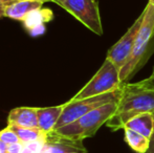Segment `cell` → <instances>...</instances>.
I'll return each mask as SVG.
<instances>
[{"instance_id": "obj_1", "label": "cell", "mask_w": 154, "mask_h": 153, "mask_svg": "<svg viewBox=\"0 0 154 153\" xmlns=\"http://www.w3.org/2000/svg\"><path fill=\"white\" fill-rule=\"evenodd\" d=\"M154 113V89H147L138 83L123 84L116 111L106 125L111 131L124 129L131 118L143 113Z\"/></svg>"}, {"instance_id": "obj_2", "label": "cell", "mask_w": 154, "mask_h": 153, "mask_svg": "<svg viewBox=\"0 0 154 153\" xmlns=\"http://www.w3.org/2000/svg\"><path fill=\"white\" fill-rule=\"evenodd\" d=\"M144 12V20L138 31L132 53L120 72V79L123 84L129 83L134 75L142 69L154 54V5L148 2Z\"/></svg>"}, {"instance_id": "obj_3", "label": "cell", "mask_w": 154, "mask_h": 153, "mask_svg": "<svg viewBox=\"0 0 154 153\" xmlns=\"http://www.w3.org/2000/svg\"><path fill=\"white\" fill-rule=\"evenodd\" d=\"M116 108L118 101L107 103L89 111L75 122L56 129L55 131L63 136L84 141L88 137H92L97 131L116 113Z\"/></svg>"}, {"instance_id": "obj_4", "label": "cell", "mask_w": 154, "mask_h": 153, "mask_svg": "<svg viewBox=\"0 0 154 153\" xmlns=\"http://www.w3.org/2000/svg\"><path fill=\"white\" fill-rule=\"evenodd\" d=\"M122 86L123 83L120 79V70L109 59L106 58L97 74L73 96L72 100H82L108 92L118 91L122 88Z\"/></svg>"}, {"instance_id": "obj_5", "label": "cell", "mask_w": 154, "mask_h": 153, "mask_svg": "<svg viewBox=\"0 0 154 153\" xmlns=\"http://www.w3.org/2000/svg\"><path fill=\"white\" fill-rule=\"evenodd\" d=\"M121 89L114 92H108V93L94 96L87 99H82V100H72L71 99L69 102H66L64 104L62 115L59 120H58L54 130L75 122L78 118H81V116L85 115L86 113L97 108V107L102 106V105L119 101V98H120L121 94Z\"/></svg>"}, {"instance_id": "obj_6", "label": "cell", "mask_w": 154, "mask_h": 153, "mask_svg": "<svg viewBox=\"0 0 154 153\" xmlns=\"http://www.w3.org/2000/svg\"><path fill=\"white\" fill-rule=\"evenodd\" d=\"M62 8L95 35H103L97 0H65Z\"/></svg>"}, {"instance_id": "obj_7", "label": "cell", "mask_w": 154, "mask_h": 153, "mask_svg": "<svg viewBox=\"0 0 154 153\" xmlns=\"http://www.w3.org/2000/svg\"><path fill=\"white\" fill-rule=\"evenodd\" d=\"M144 17L145 12L143 11V13L140 15V17L136 18V20L128 29V31L125 33V35L108 50L106 58L109 59L119 68L120 72L125 66V64L127 63L128 59H129L130 55H131L136 37H137L138 31H140V25H142V22L144 20Z\"/></svg>"}, {"instance_id": "obj_8", "label": "cell", "mask_w": 154, "mask_h": 153, "mask_svg": "<svg viewBox=\"0 0 154 153\" xmlns=\"http://www.w3.org/2000/svg\"><path fill=\"white\" fill-rule=\"evenodd\" d=\"M41 153H87V149L82 139L63 136L53 130L45 136Z\"/></svg>"}, {"instance_id": "obj_9", "label": "cell", "mask_w": 154, "mask_h": 153, "mask_svg": "<svg viewBox=\"0 0 154 153\" xmlns=\"http://www.w3.org/2000/svg\"><path fill=\"white\" fill-rule=\"evenodd\" d=\"M53 18L54 14L49 8H40L29 13L22 22L32 36H39L44 33V23L51 21Z\"/></svg>"}, {"instance_id": "obj_10", "label": "cell", "mask_w": 154, "mask_h": 153, "mask_svg": "<svg viewBox=\"0 0 154 153\" xmlns=\"http://www.w3.org/2000/svg\"><path fill=\"white\" fill-rule=\"evenodd\" d=\"M8 125H15L19 127L37 128L38 118H37V108L31 107H19L12 109L8 118Z\"/></svg>"}, {"instance_id": "obj_11", "label": "cell", "mask_w": 154, "mask_h": 153, "mask_svg": "<svg viewBox=\"0 0 154 153\" xmlns=\"http://www.w3.org/2000/svg\"><path fill=\"white\" fill-rule=\"evenodd\" d=\"M43 2L38 0H19L6 6L4 17L14 19V20L23 21L29 13L37 8H40Z\"/></svg>"}, {"instance_id": "obj_12", "label": "cell", "mask_w": 154, "mask_h": 153, "mask_svg": "<svg viewBox=\"0 0 154 153\" xmlns=\"http://www.w3.org/2000/svg\"><path fill=\"white\" fill-rule=\"evenodd\" d=\"M64 104L55 107H45V108H37V118H38V127L44 132L48 133L55 129L58 120L62 115Z\"/></svg>"}, {"instance_id": "obj_13", "label": "cell", "mask_w": 154, "mask_h": 153, "mask_svg": "<svg viewBox=\"0 0 154 153\" xmlns=\"http://www.w3.org/2000/svg\"><path fill=\"white\" fill-rule=\"evenodd\" d=\"M124 128H129L150 139L154 130V113H143L131 118Z\"/></svg>"}, {"instance_id": "obj_14", "label": "cell", "mask_w": 154, "mask_h": 153, "mask_svg": "<svg viewBox=\"0 0 154 153\" xmlns=\"http://www.w3.org/2000/svg\"><path fill=\"white\" fill-rule=\"evenodd\" d=\"M124 132H125V142L133 151L136 153L147 152L150 144V139L129 128H124Z\"/></svg>"}, {"instance_id": "obj_15", "label": "cell", "mask_w": 154, "mask_h": 153, "mask_svg": "<svg viewBox=\"0 0 154 153\" xmlns=\"http://www.w3.org/2000/svg\"><path fill=\"white\" fill-rule=\"evenodd\" d=\"M8 126L16 132V134L18 135V137L20 139V142L23 145L31 143V142L44 139L47 134L46 132L41 130L39 127H37V128H27V127H19L15 126V125H8Z\"/></svg>"}, {"instance_id": "obj_16", "label": "cell", "mask_w": 154, "mask_h": 153, "mask_svg": "<svg viewBox=\"0 0 154 153\" xmlns=\"http://www.w3.org/2000/svg\"><path fill=\"white\" fill-rule=\"evenodd\" d=\"M0 141L3 142V143H5V144H8V145L21 143L20 139H19L18 135L16 134V132H15L13 129H11L8 126L6 127V128H4L3 130L0 131Z\"/></svg>"}, {"instance_id": "obj_17", "label": "cell", "mask_w": 154, "mask_h": 153, "mask_svg": "<svg viewBox=\"0 0 154 153\" xmlns=\"http://www.w3.org/2000/svg\"><path fill=\"white\" fill-rule=\"evenodd\" d=\"M44 142H45V137L44 139H38V141L24 144L21 153H41L43 149V146H44Z\"/></svg>"}, {"instance_id": "obj_18", "label": "cell", "mask_w": 154, "mask_h": 153, "mask_svg": "<svg viewBox=\"0 0 154 153\" xmlns=\"http://www.w3.org/2000/svg\"><path fill=\"white\" fill-rule=\"evenodd\" d=\"M142 87L144 88H147V89H154V67H153V70H152V74L149 78L145 80H142V81L137 82Z\"/></svg>"}, {"instance_id": "obj_19", "label": "cell", "mask_w": 154, "mask_h": 153, "mask_svg": "<svg viewBox=\"0 0 154 153\" xmlns=\"http://www.w3.org/2000/svg\"><path fill=\"white\" fill-rule=\"evenodd\" d=\"M22 149H23V144L21 143L12 144V145H8V153H21Z\"/></svg>"}, {"instance_id": "obj_20", "label": "cell", "mask_w": 154, "mask_h": 153, "mask_svg": "<svg viewBox=\"0 0 154 153\" xmlns=\"http://www.w3.org/2000/svg\"><path fill=\"white\" fill-rule=\"evenodd\" d=\"M146 153H154V130L150 137V144H149V148Z\"/></svg>"}, {"instance_id": "obj_21", "label": "cell", "mask_w": 154, "mask_h": 153, "mask_svg": "<svg viewBox=\"0 0 154 153\" xmlns=\"http://www.w3.org/2000/svg\"><path fill=\"white\" fill-rule=\"evenodd\" d=\"M8 144L0 141V153H8Z\"/></svg>"}, {"instance_id": "obj_22", "label": "cell", "mask_w": 154, "mask_h": 153, "mask_svg": "<svg viewBox=\"0 0 154 153\" xmlns=\"http://www.w3.org/2000/svg\"><path fill=\"white\" fill-rule=\"evenodd\" d=\"M5 8L6 6L4 5V4L1 2V0H0V18L4 17V14H5Z\"/></svg>"}, {"instance_id": "obj_23", "label": "cell", "mask_w": 154, "mask_h": 153, "mask_svg": "<svg viewBox=\"0 0 154 153\" xmlns=\"http://www.w3.org/2000/svg\"><path fill=\"white\" fill-rule=\"evenodd\" d=\"M17 1H19V0H1V2H2V3H3L5 6L11 5V4L15 3V2H17Z\"/></svg>"}, {"instance_id": "obj_24", "label": "cell", "mask_w": 154, "mask_h": 153, "mask_svg": "<svg viewBox=\"0 0 154 153\" xmlns=\"http://www.w3.org/2000/svg\"><path fill=\"white\" fill-rule=\"evenodd\" d=\"M54 2H55V3H57L58 5H60L62 8L63 4H64V2H65V0H54Z\"/></svg>"}, {"instance_id": "obj_25", "label": "cell", "mask_w": 154, "mask_h": 153, "mask_svg": "<svg viewBox=\"0 0 154 153\" xmlns=\"http://www.w3.org/2000/svg\"><path fill=\"white\" fill-rule=\"evenodd\" d=\"M38 1H41V2H54V0H38Z\"/></svg>"}, {"instance_id": "obj_26", "label": "cell", "mask_w": 154, "mask_h": 153, "mask_svg": "<svg viewBox=\"0 0 154 153\" xmlns=\"http://www.w3.org/2000/svg\"><path fill=\"white\" fill-rule=\"evenodd\" d=\"M149 3H151V4H153V5H154V0H149Z\"/></svg>"}]
</instances>
